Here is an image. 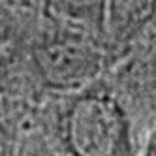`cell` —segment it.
Masks as SVG:
<instances>
[{
  "label": "cell",
  "mask_w": 156,
  "mask_h": 156,
  "mask_svg": "<svg viewBox=\"0 0 156 156\" xmlns=\"http://www.w3.org/2000/svg\"><path fill=\"white\" fill-rule=\"evenodd\" d=\"M32 130L55 156H137L145 137L107 73L47 96L32 113Z\"/></svg>",
  "instance_id": "cell-1"
},
{
  "label": "cell",
  "mask_w": 156,
  "mask_h": 156,
  "mask_svg": "<svg viewBox=\"0 0 156 156\" xmlns=\"http://www.w3.org/2000/svg\"><path fill=\"white\" fill-rule=\"evenodd\" d=\"M107 75L147 133L156 124V30L119 57Z\"/></svg>",
  "instance_id": "cell-2"
},
{
  "label": "cell",
  "mask_w": 156,
  "mask_h": 156,
  "mask_svg": "<svg viewBox=\"0 0 156 156\" xmlns=\"http://www.w3.org/2000/svg\"><path fill=\"white\" fill-rule=\"evenodd\" d=\"M154 30L156 0H105L104 36L113 62Z\"/></svg>",
  "instance_id": "cell-3"
},
{
  "label": "cell",
  "mask_w": 156,
  "mask_h": 156,
  "mask_svg": "<svg viewBox=\"0 0 156 156\" xmlns=\"http://www.w3.org/2000/svg\"><path fill=\"white\" fill-rule=\"evenodd\" d=\"M38 13L104 36L105 0H32ZM105 38V36H104Z\"/></svg>",
  "instance_id": "cell-4"
},
{
  "label": "cell",
  "mask_w": 156,
  "mask_h": 156,
  "mask_svg": "<svg viewBox=\"0 0 156 156\" xmlns=\"http://www.w3.org/2000/svg\"><path fill=\"white\" fill-rule=\"evenodd\" d=\"M30 130V117L0 94V156H23Z\"/></svg>",
  "instance_id": "cell-5"
},
{
  "label": "cell",
  "mask_w": 156,
  "mask_h": 156,
  "mask_svg": "<svg viewBox=\"0 0 156 156\" xmlns=\"http://www.w3.org/2000/svg\"><path fill=\"white\" fill-rule=\"evenodd\" d=\"M23 156H55V154L45 145V141L40 137V133L36 130H30L27 136V141H25Z\"/></svg>",
  "instance_id": "cell-6"
},
{
  "label": "cell",
  "mask_w": 156,
  "mask_h": 156,
  "mask_svg": "<svg viewBox=\"0 0 156 156\" xmlns=\"http://www.w3.org/2000/svg\"><path fill=\"white\" fill-rule=\"evenodd\" d=\"M137 156H156V124L151 126L141 141Z\"/></svg>",
  "instance_id": "cell-7"
},
{
  "label": "cell",
  "mask_w": 156,
  "mask_h": 156,
  "mask_svg": "<svg viewBox=\"0 0 156 156\" xmlns=\"http://www.w3.org/2000/svg\"><path fill=\"white\" fill-rule=\"evenodd\" d=\"M0 4L12 6V8H34L32 0H0Z\"/></svg>",
  "instance_id": "cell-8"
},
{
  "label": "cell",
  "mask_w": 156,
  "mask_h": 156,
  "mask_svg": "<svg viewBox=\"0 0 156 156\" xmlns=\"http://www.w3.org/2000/svg\"><path fill=\"white\" fill-rule=\"evenodd\" d=\"M9 8H12V6H4V4H0V32H2V27H4V23H6V17H8Z\"/></svg>",
  "instance_id": "cell-9"
}]
</instances>
